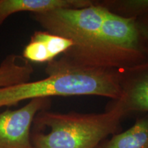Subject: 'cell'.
<instances>
[{"mask_svg": "<svg viewBox=\"0 0 148 148\" xmlns=\"http://www.w3.org/2000/svg\"><path fill=\"white\" fill-rule=\"evenodd\" d=\"M124 112L111 104L101 113H60L42 110L35 116L34 124L38 130L31 134L34 148H97L110 134H115Z\"/></svg>", "mask_w": 148, "mask_h": 148, "instance_id": "3957f363", "label": "cell"}, {"mask_svg": "<svg viewBox=\"0 0 148 148\" xmlns=\"http://www.w3.org/2000/svg\"><path fill=\"white\" fill-rule=\"evenodd\" d=\"M106 8L97 1L84 8H62L33 14V18L45 31L71 40L75 45L86 42L101 26Z\"/></svg>", "mask_w": 148, "mask_h": 148, "instance_id": "277c9868", "label": "cell"}, {"mask_svg": "<svg viewBox=\"0 0 148 148\" xmlns=\"http://www.w3.org/2000/svg\"><path fill=\"white\" fill-rule=\"evenodd\" d=\"M22 57L29 62L36 63H48L53 60L43 42L33 39L24 47Z\"/></svg>", "mask_w": 148, "mask_h": 148, "instance_id": "7c38bea8", "label": "cell"}, {"mask_svg": "<svg viewBox=\"0 0 148 148\" xmlns=\"http://www.w3.org/2000/svg\"><path fill=\"white\" fill-rule=\"evenodd\" d=\"M47 77L0 88V108L35 98L96 95L117 100L121 96L119 71L95 68L63 67L52 61L45 67Z\"/></svg>", "mask_w": 148, "mask_h": 148, "instance_id": "7a4b0ae2", "label": "cell"}, {"mask_svg": "<svg viewBox=\"0 0 148 148\" xmlns=\"http://www.w3.org/2000/svg\"><path fill=\"white\" fill-rule=\"evenodd\" d=\"M97 148H148V114L124 132L115 134Z\"/></svg>", "mask_w": 148, "mask_h": 148, "instance_id": "ba28073f", "label": "cell"}, {"mask_svg": "<svg viewBox=\"0 0 148 148\" xmlns=\"http://www.w3.org/2000/svg\"><path fill=\"white\" fill-rule=\"evenodd\" d=\"M147 59L136 19L121 17L107 10L100 29L90 39L73 46L52 62L63 67L120 71Z\"/></svg>", "mask_w": 148, "mask_h": 148, "instance_id": "6da1fadb", "label": "cell"}, {"mask_svg": "<svg viewBox=\"0 0 148 148\" xmlns=\"http://www.w3.org/2000/svg\"><path fill=\"white\" fill-rule=\"evenodd\" d=\"M34 68L21 56L10 54L0 63V88L30 81Z\"/></svg>", "mask_w": 148, "mask_h": 148, "instance_id": "9c48e42d", "label": "cell"}, {"mask_svg": "<svg viewBox=\"0 0 148 148\" xmlns=\"http://www.w3.org/2000/svg\"><path fill=\"white\" fill-rule=\"evenodd\" d=\"M30 39L43 42L53 60H55L59 55H62L66 52L75 45L71 40L51 34L47 31H36L32 35Z\"/></svg>", "mask_w": 148, "mask_h": 148, "instance_id": "8fae6325", "label": "cell"}, {"mask_svg": "<svg viewBox=\"0 0 148 148\" xmlns=\"http://www.w3.org/2000/svg\"><path fill=\"white\" fill-rule=\"evenodd\" d=\"M121 96L112 104L127 115L130 112H148V59L120 71Z\"/></svg>", "mask_w": 148, "mask_h": 148, "instance_id": "8992f818", "label": "cell"}, {"mask_svg": "<svg viewBox=\"0 0 148 148\" xmlns=\"http://www.w3.org/2000/svg\"><path fill=\"white\" fill-rule=\"evenodd\" d=\"M144 49L148 56V14L136 19Z\"/></svg>", "mask_w": 148, "mask_h": 148, "instance_id": "4fadbf2b", "label": "cell"}, {"mask_svg": "<svg viewBox=\"0 0 148 148\" xmlns=\"http://www.w3.org/2000/svg\"><path fill=\"white\" fill-rule=\"evenodd\" d=\"M95 2L92 0H0V26L16 12L42 13L57 9L84 8Z\"/></svg>", "mask_w": 148, "mask_h": 148, "instance_id": "52a82bcc", "label": "cell"}, {"mask_svg": "<svg viewBox=\"0 0 148 148\" xmlns=\"http://www.w3.org/2000/svg\"><path fill=\"white\" fill-rule=\"evenodd\" d=\"M97 2L121 17L137 19L148 14V0H103Z\"/></svg>", "mask_w": 148, "mask_h": 148, "instance_id": "30bf717a", "label": "cell"}, {"mask_svg": "<svg viewBox=\"0 0 148 148\" xmlns=\"http://www.w3.org/2000/svg\"><path fill=\"white\" fill-rule=\"evenodd\" d=\"M50 104V98H35L21 108L0 112V148H34L31 127L36 114Z\"/></svg>", "mask_w": 148, "mask_h": 148, "instance_id": "5b68a950", "label": "cell"}]
</instances>
